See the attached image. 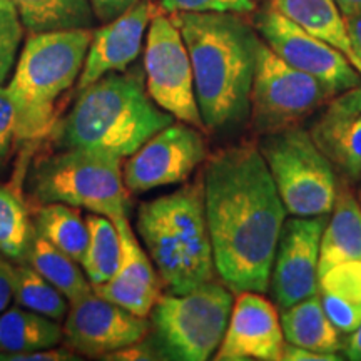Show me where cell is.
<instances>
[{"instance_id": "obj_33", "label": "cell", "mask_w": 361, "mask_h": 361, "mask_svg": "<svg viewBox=\"0 0 361 361\" xmlns=\"http://www.w3.org/2000/svg\"><path fill=\"white\" fill-rule=\"evenodd\" d=\"M79 356H75L71 350L66 348H57V346H52V348L45 350H35L30 351V353H0V361H71L78 360Z\"/></svg>"}, {"instance_id": "obj_23", "label": "cell", "mask_w": 361, "mask_h": 361, "mask_svg": "<svg viewBox=\"0 0 361 361\" xmlns=\"http://www.w3.org/2000/svg\"><path fill=\"white\" fill-rule=\"evenodd\" d=\"M64 336V329L56 319L20 308L0 313V353H30L57 346Z\"/></svg>"}, {"instance_id": "obj_38", "label": "cell", "mask_w": 361, "mask_h": 361, "mask_svg": "<svg viewBox=\"0 0 361 361\" xmlns=\"http://www.w3.org/2000/svg\"><path fill=\"white\" fill-rule=\"evenodd\" d=\"M12 298H13V291H12L11 279H8V274L6 273V269H4L2 259H0V313L8 308Z\"/></svg>"}, {"instance_id": "obj_37", "label": "cell", "mask_w": 361, "mask_h": 361, "mask_svg": "<svg viewBox=\"0 0 361 361\" xmlns=\"http://www.w3.org/2000/svg\"><path fill=\"white\" fill-rule=\"evenodd\" d=\"M346 27H348V35L351 45H353V51L361 62V13L346 17Z\"/></svg>"}, {"instance_id": "obj_41", "label": "cell", "mask_w": 361, "mask_h": 361, "mask_svg": "<svg viewBox=\"0 0 361 361\" xmlns=\"http://www.w3.org/2000/svg\"><path fill=\"white\" fill-rule=\"evenodd\" d=\"M7 2V0H0V6H2V4H6Z\"/></svg>"}, {"instance_id": "obj_19", "label": "cell", "mask_w": 361, "mask_h": 361, "mask_svg": "<svg viewBox=\"0 0 361 361\" xmlns=\"http://www.w3.org/2000/svg\"><path fill=\"white\" fill-rule=\"evenodd\" d=\"M323 154L346 178L361 179V112L326 107L311 130Z\"/></svg>"}, {"instance_id": "obj_1", "label": "cell", "mask_w": 361, "mask_h": 361, "mask_svg": "<svg viewBox=\"0 0 361 361\" xmlns=\"http://www.w3.org/2000/svg\"><path fill=\"white\" fill-rule=\"evenodd\" d=\"M202 188L221 281L233 293L268 291L286 207L259 146L238 144L211 156Z\"/></svg>"}, {"instance_id": "obj_11", "label": "cell", "mask_w": 361, "mask_h": 361, "mask_svg": "<svg viewBox=\"0 0 361 361\" xmlns=\"http://www.w3.org/2000/svg\"><path fill=\"white\" fill-rule=\"evenodd\" d=\"M256 32L284 62L313 75L335 96L361 82V74L345 54L306 32L271 6L256 16Z\"/></svg>"}, {"instance_id": "obj_32", "label": "cell", "mask_w": 361, "mask_h": 361, "mask_svg": "<svg viewBox=\"0 0 361 361\" xmlns=\"http://www.w3.org/2000/svg\"><path fill=\"white\" fill-rule=\"evenodd\" d=\"M16 139V109L7 87H0V168L6 162L12 141Z\"/></svg>"}, {"instance_id": "obj_27", "label": "cell", "mask_w": 361, "mask_h": 361, "mask_svg": "<svg viewBox=\"0 0 361 361\" xmlns=\"http://www.w3.org/2000/svg\"><path fill=\"white\" fill-rule=\"evenodd\" d=\"M89 241L80 261L85 276L92 286L102 284L114 276L121 264V236L114 221L102 214H89Z\"/></svg>"}, {"instance_id": "obj_3", "label": "cell", "mask_w": 361, "mask_h": 361, "mask_svg": "<svg viewBox=\"0 0 361 361\" xmlns=\"http://www.w3.org/2000/svg\"><path fill=\"white\" fill-rule=\"evenodd\" d=\"M173 123L174 116L147 94L141 74L112 72L79 90L78 101L59 123V141L64 147L129 157Z\"/></svg>"}, {"instance_id": "obj_4", "label": "cell", "mask_w": 361, "mask_h": 361, "mask_svg": "<svg viewBox=\"0 0 361 361\" xmlns=\"http://www.w3.org/2000/svg\"><path fill=\"white\" fill-rule=\"evenodd\" d=\"M137 231L161 279L173 293H188L213 281L216 268L202 178L142 202Z\"/></svg>"}, {"instance_id": "obj_20", "label": "cell", "mask_w": 361, "mask_h": 361, "mask_svg": "<svg viewBox=\"0 0 361 361\" xmlns=\"http://www.w3.org/2000/svg\"><path fill=\"white\" fill-rule=\"evenodd\" d=\"M346 261H361V204L350 189L341 186L323 231L319 274Z\"/></svg>"}, {"instance_id": "obj_18", "label": "cell", "mask_w": 361, "mask_h": 361, "mask_svg": "<svg viewBox=\"0 0 361 361\" xmlns=\"http://www.w3.org/2000/svg\"><path fill=\"white\" fill-rule=\"evenodd\" d=\"M269 6L306 32L313 34L314 37L324 40L345 54L361 74V62L351 45L346 17L343 16L335 0H269Z\"/></svg>"}, {"instance_id": "obj_12", "label": "cell", "mask_w": 361, "mask_h": 361, "mask_svg": "<svg viewBox=\"0 0 361 361\" xmlns=\"http://www.w3.org/2000/svg\"><path fill=\"white\" fill-rule=\"evenodd\" d=\"M206 156L207 144L200 129L173 123L129 156L123 168L124 184L129 192L139 194L184 183Z\"/></svg>"}, {"instance_id": "obj_40", "label": "cell", "mask_w": 361, "mask_h": 361, "mask_svg": "<svg viewBox=\"0 0 361 361\" xmlns=\"http://www.w3.org/2000/svg\"><path fill=\"white\" fill-rule=\"evenodd\" d=\"M345 17H353L361 13V0H335Z\"/></svg>"}, {"instance_id": "obj_22", "label": "cell", "mask_w": 361, "mask_h": 361, "mask_svg": "<svg viewBox=\"0 0 361 361\" xmlns=\"http://www.w3.org/2000/svg\"><path fill=\"white\" fill-rule=\"evenodd\" d=\"M281 329L284 340L291 345L319 353H338L343 348L341 333L324 313L318 293L283 310Z\"/></svg>"}, {"instance_id": "obj_2", "label": "cell", "mask_w": 361, "mask_h": 361, "mask_svg": "<svg viewBox=\"0 0 361 361\" xmlns=\"http://www.w3.org/2000/svg\"><path fill=\"white\" fill-rule=\"evenodd\" d=\"M189 59L201 119L207 130L233 128L250 116L259 34L241 13L174 12Z\"/></svg>"}, {"instance_id": "obj_25", "label": "cell", "mask_w": 361, "mask_h": 361, "mask_svg": "<svg viewBox=\"0 0 361 361\" xmlns=\"http://www.w3.org/2000/svg\"><path fill=\"white\" fill-rule=\"evenodd\" d=\"M27 263L34 266L57 291H61L71 305L92 293V284L79 266V261L57 250L37 231L34 234Z\"/></svg>"}, {"instance_id": "obj_35", "label": "cell", "mask_w": 361, "mask_h": 361, "mask_svg": "<svg viewBox=\"0 0 361 361\" xmlns=\"http://www.w3.org/2000/svg\"><path fill=\"white\" fill-rule=\"evenodd\" d=\"M281 360L283 361H340L343 360L338 353H319V351H313L303 346L291 345V343L284 341L281 350Z\"/></svg>"}, {"instance_id": "obj_34", "label": "cell", "mask_w": 361, "mask_h": 361, "mask_svg": "<svg viewBox=\"0 0 361 361\" xmlns=\"http://www.w3.org/2000/svg\"><path fill=\"white\" fill-rule=\"evenodd\" d=\"M89 2L96 19L106 24V22L116 19L142 0H89Z\"/></svg>"}, {"instance_id": "obj_15", "label": "cell", "mask_w": 361, "mask_h": 361, "mask_svg": "<svg viewBox=\"0 0 361 361\" xmlns=\"http://www.w3.org/2000/svg\"><path fill=\"white\" fill-rule=\"evenodd\" d=\"M284 343L278 310L258 291L238 293L216 361H279Z\"/></svg>"}, {"instance_id": "obj_39", "label": "cell", "mask_w": 361, "mask_h": 361, "mask_svg": "<svg viewBox=\"0 0 361 361\" xmlns=\"http://www.w3.org/2000/svg\"><path fill=\"white\" fill-rule=\"evenodd\" d=\"M345 355L351 361H361V324L350 335L348 345L345 346Z\"/></svg>"}, {"instance_id": "obj_7", "label": "cell", "mask_w": 361, "mask_h": 361, "mask_svg": "<svg viewBox=\"0 0 361 361\" xmlns=\"http://www.w3.org/2000/svg\"><path fill=\"white\" fill-rule=\"evenodd\" d=\"M233 303V291L214 279L188 293L159 296L151 319L161 353L178 361L209 360L223 341Z\"/></svg>"}, {"instance_id": "obj_29", "label": "cell", "mask_w": 361, "mask_h": 361, "mask_svg": "<svg viewBox=\"0 0 361 361\" xmlns=\"http://www.w3.org/2000/svg\"><path fill=\"white\" fill-rule=\"evenodd\" d=\"M34 234L35 228L19 194L0 186V252L17 263H27Z\"/></svg>"}, {"instance_id": "obj_6", "label": "cell", "mask_w": 361, "mask_h": 361, "mask_svg": "<svg viewBox=\"0 0 361 361\" xmlns=\"http://www.w3.org/2000/svg\"><path fill=\"white\" fill-rule=\"evenodd\" d=\"M121 159L90 149L66 147L35 166L30 178L32 196L40 204L62 202L112 221L128 218L129 191Z\"/></svg>"}, {"instance_id": "obj_30", "label": "cell", "mask_w": 361, "mask_h": 361, "mask_svg": "<svg viewBox=\"0 0 361 361\" xmlns=\"http://www.w3.org/2000/svg\"><path fill=\"white\" fill-rule=\"evenodd\" d=\"M24 37V25L11 0L0 6V87H4L17 62V54Z\"/></svg>"}, {"instance_id": "obj_14", "label": "cell", "mask_w": 361, "mask_h": 361, "mask_svg": "<svg viewBox=\"0 0 361 361\" xmlns=\"http://www.w3.org/2000/svg\"><path fill=\"white\" fill-rule=\"evenodd\" d=\"M146 333V318L104 300L94 291L72 303L64 324V336L72 350L102 358L142 341Z\"/></svg>"}, {"instance_id": "obj_16", "label": "cell", "mask_w": 361, "mask_h": 361, "mask_svg": "<svg viewBox=\"0 0 361 361\" xmlns=\"http://www.w3.org/2000/svg\"><path fill=\"white\" fill-rule=\"evenodd\" d=\"M162 11L152 0H142L119 17L106 22L92 32L84 67L78 79V90H82L112 72L128 71L142 49L149 24Z\"/></svg>"}, {"instance_id": "obj_10", "label": "cell", "mask_w": 361, "mask_h": 361, "mask_svg": "<svg viewBox=\"0 0 361 361\" xmlns=\"http://www.w3.org/2000/svg\"><path fill=\"white\" fill-rule=\"evenodd\" d=\"M146 89L162 111L192 128L204 129L194 90L191 59L183 35L164 8L152 17L144 51Z\"/></svg>"}, {"instance_id": "obj_43", "label": "cell", "mask_w": 361, "mask_h": 361, "mask_svg": "<svg viewBox=\"0 0 361 361\" xmlns=\"http://www.w3.org/2000/svg\"><path fill=\"white\" fill-rule=\"evenodd\" d=\"M360 197H361V194H360Z\"/></svg>"}, {"instance_id": "obj_31", "label": "cell", "mask_w": 361, "mask_h": 361, "mask_svg": "<svg viewBox=\"0 0 361 361\" xmlns=\"http://www.w3.org/2000/svg\"><path fill=\"white\" fill-rule=\"evenodd\" d=\"M164 12H233L250 16L256 12V0H161Z\"/></svg>"}, {"instance_id": "obj_5", "label": "cell", "mask_w": 361, "mask_h": 361, "mask_svg": "<svg viewBox=\"0 0 361 361\" xmlns=\"http://www.w3.org/2000/svg\"><path fill=\"white\" fill-rule=\"evenodd\" d=\"M92 29L30 34L25 40L7 92L16 109V139L39 141L56 126V104L78 82Z\"/></svg>"}, {"instance_id": "obj_24", "label": "cell", "mask_w": 361, "mask_h": 361, "mask_svg": "<svg viewBox=\"0 0 361 361\" xmlns=\"http://www.w3.org/2000/svg\"><path fill=\"white\" fill-rule=\"evenodd\" d=\"M30 34L92 29L96 16L89 0H11Z\"/></svg>"}, {"instance_id": "obj_26", "label": "cell", "mask_w": 361, "mask_h": 361, "mask_svg": "<svg viewBox=\"0 0 361 361\" xmlns=\"http://www.w3.org/2000/svg\"><path fill=\"white\" fill-rule=\"evenodd\" d=\"M35 231L57 250L64 251L75 261H82L89 241L87 221L75 207L62 202H49L35 214Z\"/></svg>"}, {"instance_id": "obj_36", "label": "cell", "mask_w": 361, "mask_h": 361, "mask_svg": "<svg viewBox=\"0 0 361 361\" xmlns=\"http://www.w3.org/2000/svg\"><path fill=\"white\" fill-rule=\"evenodd\" d=\"M329 107L338 111L361 112V82L356 87L345 90V92L333 97L331 102H329Z\"/></svg>"}, {"instance_id": "obj_8", "label": "cell", "mask_w": 361, "mask_h": 361, "mask_svg": "<svg viewBox=\"0 0 361 361\" xmlns=\"http://www.w3.org/2000/svg\"><path fill=\"white\" fill-rule=\"evenodd\" d=\"M259 151L286 213L301 218L331 213L338 194L331 161L301 128L264 134Z\"/></svg>"}, {"instance_id": "obj_28", "label": "cell", "mask_w": 361, "mask_h": 361, "mask_svg": "<svg viewBox=\"0 0 361 361\" xmlns=\"http://www.w3.org/2000/svg\"><path fill=\"white\" fill-rule=\"evenodd\" d=\"M11 279L13 300L20 308L35 311L61 322L67 313V300L30 264H11L2 259Z\"/></svg>"}, {"instance_id": "obj_17", "label": "cell", "mask_w": 361, "mask_h": 361, "mask_svg": "<svg viewBox=\"0 0 361 361\" xmlns=\"http://www.w3.org/2000/svg\"><path fill=\"white\" fill-rule=\"evenodd\" d=\"M114 223L121 236V264L109 281L92 286V291L104 300L146 318L161 296L154 263L130 229L129 219L121 218Z\"/></svg>"}, {"instance_id": "obj_13", "label": "cell", "mask_w": 361, "mask_h": 361, "mask_svg": "<svg viewBox=\"0 0 361 361\" xmlns=\"http://www.w3.org/2000/svg\"><path fill=\"white\" fill-rule=\"evenodd\" d=\"M324 226V216H293L284 221L269 279L273 298L281 310L318 293Z\"/></svg>"}, {"instance_id": "obj_9", "label": "cell", "mask_w": 361, "mask_h": 361, "mask_svg": "<svg viewBox=\"0 0 361 361\" xmlns=\"http://www.w3.org/2000/svg\"><path fill=\"white\" fill-rule=\"evenodd\" d=\"M333 97L326 85L284 62L261 39L250 99L256 130L264 135L296 128Z\"/></svg>"}, {"instance_id": "obj_42", "label": "cell", "mask_w": 361, "mask_h": 361, "mask_svg": "<svg viewBox=\"0 0 361 361\" xmlns=\"http://www.w3.org/2000/svg\"><path fill=\"white\" fill-rule=\"evenodd\" d=\"M266 2H269V0H266Z\"/></svg>"}, {"instance_id": "obj_21", "label": "cell", "mask_w": 361, "mask_h": 361, "mask_svg": "<svg viewBox=\"0 0 361 361\" xmlns=\"http://www.w3.org/2000/svg\"><path fill=\"white\" fill-rule=\"evenodd\" d=\"M318 295L324 313L341 335L361 324V261H346L318 278Z\"/></svg>"}]
</instances>
